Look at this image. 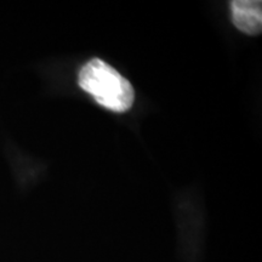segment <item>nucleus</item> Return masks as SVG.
<instances>
[{"label": "nucleus", "instance_id": "f257e3e1", "mask_svg": "<svg viewBox=\"0 0 262 262\" xmlns=\"http://www.w3.org/2000/svg\"><path fill=\"white\" fill-rule=\"evenodd\" d=\"M79 86L90 94L98 104L112 112H126L135 100L130 81L100 58H93L81 68Z\"/></svg>", "mask_w": 262, "mask_h": 262}, {"label": "nucleus", "instance_id": "f03ea898", "mask_svg": "<svg viewBox=\"0 0 262 262\" xmlns=\"http://www.w3.org/2000/svg\"><path fill=\"white\" fill-rule=\"evenodd\" d=\"M232 21L239 31L249 35L260 34L262 29V3L256 0H234L231 3Z\"/></svg>", "mask_w": 262, "mask_h": 262}]
</instances>
